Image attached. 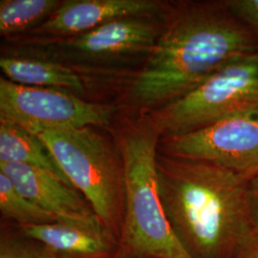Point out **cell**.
I'll list each match as a JSON object with an SVG mask.
<instances>
[{
  "label": "cell",
  "instance_id": "1",
  "mask_svg": "<svg viewBox=\"0 0 258 258\" xmlns=\"http://www.w3.org/2000/svg\"><path fill=\"white\" fill-rule=\"evenodd\" d=\"M166 219L190 258H241L258 242L250 178L208 162L158 154Z\"/></svg>",
  "mask_w": 258,
  "mask_h": 258
},
{
  "label": "cell",
  "instance_id": "2",
  "mask_svg": "<svg viewBox=\"0 0 258 258\" xmlns=\"http://www.w3.org/2000/svg\"><path fill=\"white\" fill-rule=\"evenodd\" d=\"M255 49L249 31L226 13L206 8L181 12L162 30L130 83L129 102L141 109L157 110Z\"/></svg>",
  "mask_w": 258,
  "mask_h": 258
},
{
  "label": "cell",
  "instance_id": "3",
  "mask_svg": "<svg viewBox=\"0 0 258 258\" xmlns=\"http://www.w3.org/2000/svg\"><path fill=\"white\" fill-rule=\"evenodd\" d=\"M160 139L148 120L130 126L120 137L124 211L117 257L190 258L171 230L159 195Z\"/></svg>",
  "mask_w": 258,
  "mask_h": 258
},
{
  "label": "cell",
  "instance_id": "4",
  "mask_svg": "<svg viewBox=\"0 0 258 258\" xmlns=\"http://www.w3.org/2000/svg\"><path fill=\"white\" fill-rule=\"evenodd\" d=\"M37 136L70 184L91 206L102 228L119 244L124 211L120 155L91 127L47 130Z\"/></svg>",
  "mask_w": 258,
  "mask_h": 258
},
{
  "label": "cell",
  "instance_id": "5",
  "mask_svg": "<svg viewBox=\"0 0 258 258\" xmlns=\"http://www.w3.org/2000/svg\"><path fill=\"white\" fill-rule=\"evenodd\" d=\"M258 116V52L225 65L184 97L147 120L161 138L182 135L221 120Z\"/></svg>",
  "mask_w": 258,
  "mask_h": 258
},
{
  "label": "cell",
  "instance_id": "6",
  "mask_svg": "<svg viewBox=\"0 0 258 258\" xmlns=\"http://www.w3.org/2000/svg\"><path fill=\"white\" fill-rule=\"evenodd\" d=\"M111 105L84 101L67 90L27 86L0 79V119L38 135L47 130L103 126Z\"/></svg>",
  "mask_w": 258,
  "mask_h": 258
},
{
  "label": "cell",
  "instance_id": "7",
  "mask_svg": "<svg viewBox=\"0 0 258 258\" xmlns=\"http://www.w3.org/2000/svg\"><path fill=\"white\" fill-rule=\"evenodd\" d=\"M160 142L168 156L208 162L249 178L258 174V116L227 119Z\"/></svg>",
  "mask_w": 258,
  "mask_h": 258
},
{
  "label": "cell",
  "instance_id": "8",
  "mask_svg": "<svg viewBox=\"0 0 258 258\" xmlns=\"http://www.w3.org/2000/svg\"><path fill=\"white\" fill-rule=\"evenodd\" d=\"M163 29L152 18L115 19L91 31L55 40L48 50L77 62H113L137 55H148Z\"/></svg>",
  "mask_w": 258,
  "mask_h": 258
},
{
  "label": "cell",
  "instance_id": "9",
  "mask_svg": "<svg viewBox=\"0 0 258 258\" xmlns=\"http://www.w3.org/2000/svg\"><path fill=\"white\" fill-rule=\"evenodd\" d=\"M0 172L9 178L20 194L52 213L59 223L102 228L83 195L46 171L32 166L0 162Z\"/></svg>",
  "mask_w": 258,
  "mask_h": 258
},
{
  "label": "cell",
  "instance_id": "10",
  "mask_svg": "<svg viewBox=\"0 0 258 258\" xmlns=\"http://www.w3.org/2000/svg\"><path fill=\"white\" fill-rule=\"evenodd\" d=\"M163 5L154 0H68L32 35L48 40L74 37L115 19L153 18Z\"/></svg>",
  "mask_w": 258,
  "mask_h": 258
},
{
  "label": "cell",
  "instance_id": "11",
  "mask_svg": "<svg viewBox=\"0 0 258 258\" xmlns=\"http://www.w3.org/2000/svg\"><path fill=\"white\" fill-rule=\"evenodd\" d=\"M20 232L37 240L61 258H114L117 239L102 228H88L64 223L19 227Z\"/></svg>",
  "mask_w": 258,
  "mask_h": 258
},
{
  "label": "cell",
  "instance_id": "12",
  "mask_svg": "<svg viewBox=\"0 0 258 258\" xmlns=\"http://www.w3.org/2000/svg\"><path fill=\"white\" fill-rule=\"evenodd\" d=\"M0 68L7 80L18 84L84 93L83 80L73 69L46 58L2 56Z\"/></svg>",
  "mask_w": 258,
  "mask_h": 258
},
{
  "label": "cell",
  "instance_id": "13",
  "mask_svg": "<svg viewBox=\"0 0 258 258\" xmlns=\"http://www.w3.org/2000/svg\"><path fill=\"white\" fill-rule=\"evenodd\" d=\"M0 162L38 168L74 187L41 139L4 119H0Z\"/></svg>",
  "mask_w": 258,
  "mask_h": 258
},
{
  "label": "cell",
  "instance_id": "14",
  "mask_svg": "<svg viewBox=\"0 0 258 258\" xmlns=\"http://www.w3.org/2000/svg\"><path fill=\"white\" fill-rule=\"evenodd\" d=\"M61 3L58 0H1V36L12 37L33 31L45 22Z\"/></svg>",
  "mask_w": 258,
  "mask_h": 258
},
{
  "label": "cell",
  "instance_id": "15",
  "mask_svg": "<svg viewBox=\"0 0 258 258\" xmlns=\"http://www.w3.org/2000/svg\"><path fill=\"white\" fill-rule=\"evenodd\" d=\"M0 212L4 218L16 222L19 227L58 222L52 213L20 194L2 172H0Z\"/></svg>",
  "mask_w": 258,
  "mask_h": 258
},
{
  "label": "cell",
  "instance_id": "16",
  "mask_svg": "<svg viewBox=\"0 0 258 258\" xmlns=\"http://www.w3.org/2000/svg\"><path fill=\"white\" fill-rule=\"evenodd\" d=\"M0 258H61L37 240L19 232L2 231L0 235Z\"/></svg>",
  "mask_w": 258,
  "mask_h": 258
},
{
  "label": "cell",
  "instance_id": "17",
  "mask_svg": "<svg viewBox=\"0 0 258 258\" xmlns=\"http://www.w3.org/2000/svg\"><path fill=\"white\" fill-rule=\"evenodd\" d=\"M228 5L233 16L258 30V0H234Z\"/></svg>",
  "mask_w": 258,
  "mask_h": 258
},
{
  "label": "cell",
  "instance_id": "18",
  "mask_svg": "<svg viewBox=\"0 0 258 258\" xmlns=\"http://www.w3.org/2000/svg\"><path fill=\"white\" fill-rule=\"evenodd\" d=\"M249 199L252 222L258 234V174L250 178L249 185Z\"/></svg>",
  "mask_w": 258,
  "mask_h": 258
},
{
  "label": "cell",
  "instance_id": "19",
  "mask_svg": "<svg viewBox=\"0 0 258 258\" xmlns=\"http://www.w3.org/2000/svg\"><path fill=\"white\" fill-rule=\"evenodd\" d=\"M241 258H258V242Z\"/></svg>",
  "mask_w": 258,
  "mask_h": 258
},
{
  "label": "cell",
  "instance_id": "20",
  "mask_svg": "<svg viewBox=\"0 0 258 258\" xmlns=\"http://www.w3.org/2000/svg\"><path fill=\"white\" fill-rule=\"evenodd\" d=\"M114 258H120V257H117V256H116V257H114Z\"/></svg>",
  "mask_w": 258,
  "mask_h": 258
}]
</instances>
